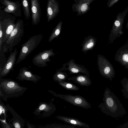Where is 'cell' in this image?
I'll use <instances>...</instances> for the list:
<instances>
[{"label":"cell","instance_id":"obj_1","mask_svg":"<svg viewBox=\"0 0 128 128\" xmlns=\"http://www.w3.org/2000/svg\"><path fill=\"white\" fill-rule=\"evenodd\" d=\"M103 96V102L98 106L102 112L114 118L126 114L125 109L120 101L108 88L105 89Z\"/></svg>","mask_w":128,"mask_h":128},{"label":"cell","instance_id":"obj_2","mask_svg":"<svg viewBox=\"0 0 128 128\" xmlns=\"http://www.w3.org/2000/svg\"><path fill=\"white\" fill-rule=\"evenodd\" d=\"M26 89V88L20 86L12 80L0 78V93L6 99L20 96Z\"/></svg>","mask_w":128,"mask_h":128},{"label":"cell","instance_id":"obj_3","mask_svg":"<svg viewBox=\"0 0 128 128\" xmlns=\"http://www.w3.org/2000/svg\"><path fill=\"white\" fill-rule=\"evenodd\" d=\"M24 33V22L19 20L16 23L14 28L8 38L4 42V52L6 53L10 52L14 47L20 42Z\"/></svg>","mask_w":128,"mask_h":128},{"label":"cell","instance_id":"obj_4","mask_svg":"<svg viewBox=\"0 0 128 128\" xmlns=\"http://www.w3.org/2000/svg\"><path fill=\"white\" fill-rule=\"evenodd\" d=\"M0 10V23L2 25L4 42L8 38L15 27L16 18L14 16L5 12L1 8Z\"/></svg>","mask_w":128,"mask_h":128},{"label":"cell","instance_id":"obj_5","mask_svg":"<svg viewBox=\"0 0 128 128\" xmlns=\"http://www.w3.org/2000/svg\"><path fill=\"white\" fill-rule=\"evenodd\" d=\"M43 37V35L41 34L34 35L22 44L16 64L19 63L25 59L38 45Z\"/></svg>","mask_w":128,"mask_h":128},{"label":"cell","instance_id":"obj_6","mask_svg":"<svg viewBox=\"0 0 128 128\" xmlns=\"http://www.w3.org/2000/svg\"><path fill=\"white\" fill-rule=\"evenodd\" d=\"M97 64L99 72L104 77L112 80L115 75L114 68L110 62L100 54L97 56Z\"/></svg>","mask_w":128,"mask_h":128},{"label":"cell","instance_id":"obj_7","mask_svg":"<svg viewBox=\"0 0 128 128\" xmlns=\"http://www.w3.org/2000/svg\"><path fill=\"white\" fill-rule=\"evenodd\" d=\"M49 92L55 96L63 99L75 106L86 109L91 108V106L90 104L84 98L81 96L58 94L50 90Z\"/></svg>","mask_w":128,"mask_h":128},{"label":"cell","instance_id":"obj_8","mask_svg":"<svg viewBox=\"0 0 128 128\" xmlns=\"http://www.w3.org/2000/svg\"><path fill=\"white\" fill-rule=\"evenodd\" d=\"M53 49H50L40 52L34 57L32 63L39 67H44L47 66V62L51 61L50 58L56 54Z\"/></svg>","mask_w":128,"mask_h":128},{"label":"cell","instance_id":"obj_9","mask_svg":"<svg viewBox=\"0 0 128 128\" xmlns=\"http://www.w3.org/2000/svg\"><path fill=\"white\" fill-rule=\"evenodd\" d=\"M0 2L2 5L0 8L5 12L11 14L16 17L21 16V4L18 2H14L9 0H0Z\"/></svg>","mask_w":128,"mask_h":128},{"label":"cell","instance_id":"obj_10","mask_svg":"<svg viewBox=\"0 0 128 128\" xmlns=\"http://www.w3.org/2000/svg\"><path fill=\"white\" fill-rule=\"evenodd\" d=\"M62 66L63 67L59 69V70H68L70 72V74L80 73L90 76L89 72L87 68L84 66L76 63L74 60H70Z\"/></svg>","mask_w":128,"mask_h":128},{"label":"cell","instance_id":"obj_11","mask_svg":"<svg viewBox=\"0 0 128 128\" xmlns=\"http://www.w3.org/2000/svg\"><path fill=\"white\" fill-rule=\"evenodd\" d=\"M95 0H74L75 2L72 6V10L76 12L77 16H81L88 12L90 9V5Z\"/></svg>","mask_w":128,"mask_h":128},{"label":"cell","instance_id":"obj_12","mask_svg":"<svg viewBox=\"0 0 128 128\" xmlns=\"http://www.w3.org/2000/svg\"><path fill=\"white\" fill-rule=\"evenodd\" d=\"M17 53V48L15 47L13 51L10 53L2 69H0V78L7 76L13 69L16 61Z\"/></svg>","mask_w":128,"mask_h":128},{"label":"cell","instance_id":"obj_13","mask_svg":"<svg viewBox=\"0 0 128 128\" xmlns=\"http://www.w3.org/2000/svg\"><path fill=\"white\" fill-rule=\"evenodd\" d=\"M60 6L56 0H48L47 4V17L49 22L56 18L60 11Z\"/></svg>","mask_w":128,"mask_h":128},{"label":"cell","instance_id":"obj_14","mask_svg":"<svg viewBox=\"0 0 128 128\" xmlns=\"http://www.w3.org/2000/svg\"><path fill=\"white\" fill-rule=\"evenodd\" d=\"M114 58L122 66L128 65V42L118 49Z\"/></svg>","mask_w":128,"mask_h":128},{"label":"cell","instance_id":"obj_15","mask_svg":"<svg viewBox=\"0 0 128 128\" xmlns=\"http://www.w3.org/2000/svg\"><path fill=\"white\" fill-rule=\"evenodd\" d=\"M26 67L21 68L20 70L18 76L16 78V79L19 80H26L36 83L41 79L40 76L33 74Z\"/></svg>","mask_w":128,"mask_h":128},{"label":"cell","instance_id":"obj_16","mask_svg":"<svg viewBox=\"0 0 128 128\" xmlns=\"http://www.w3.org/2000/svg\"><path fill=\"white\" fill-rule=\"evenodd\" d=\"M55 106L52 103L40 102L34 113L36 115L40 114V112L43 111L42 114L44 116H48L54 113L56 110Z\"/></svg>","mask_w":128,"mask_h":128},{"label":"cell","instance_id":"obj_17","mask_svg":"<svg viewBox=\"0 0 128 128\" xmlns=\"http://www.w3.org/2000/svg\"><path fill=\"white\" fill-rule=\"evenodd\" d=\"M32 14V23L37 25L40 22L41 16V9L39 0H30Z\"/></svg>","mask_w":128,"mask_h":128},{"label":"cell","instance_id":"obj_18","mask_svg":"<svg viewBox=\"0 0 128 128\" xmlns=\"http://www.w3.org/2000/svg\"><path fill=\"white\" fill-rule=\"evenodd\" d=\"M56 118L66 123L74 126L86 128H90L88 124L74 118L60 116H57Z\"/></svg>","mask_w":128,"mask_h":128},{"label":"cell","instance_id":"obj_19","mask_svg":"<svg viewBox=\"0 0 128 128\" xmlns=\"http://www.w3.org/2000/svg\"><path fill=\"white\" fill-rule=\"evenodd\" d=\"M97 39L94 36H88L85 38L82 44V50L86 54L88 50L93 49L96 42Z\"/></svg>","mask_w":128,"mask_h":128},{"label":"cell","instance_id":"obj_20","mask_svg":"<svg viewBox=\"0 0 128 128\" xmlns=\"http://www.w3.org/2000/svg\"><path fill=\"white\" fill-rule=\"evenodd\" d=\"M69 80H72L75 83L80 86H90L92 83L90 76L86 75L79 74L68 78Z\"/></svg>","mask_w":128,"mask_h":128},{"label":"cell","instance_id":"obj_21","mask_svg":"<svg viewBox=\"0 0 128 128\" xmlns=\"http://www.w3.org/2000/svg\"><path fill=\"white\" fill-rule=\"evenodd\" d=\"M62 23V22L60 21L56 25L48 39L49 42H51L54 38L58 37L61 31Z\"/></svg>","mask_w":128,"mask_h":128},{"label":"cell","instance_id":"obj_22","mask_svg":"<svg viewBox=\"0 0 128 128\" xmlns=\"http://www.w3.org/2000/svg\"><path fill=\"white\" fill-rule=\"evenodd\" d=\"M29 1V0H21V4L23 8L24 16L27 20H28L30 16Z\"/></svg>","mask_w":128,"mask_h":128},{"label":"cell","instance_id":"obj_23","mask_svg":"<svg viewBox=\"0 0 128 128\" xmlns=\"http://www.w3.org/2000/svg\"><path fill=\"white\" fill-rule=\"evenodd\" d=\"M68 76L67 74L61 70H57L53 76V80L56 82L65 80Z\"/></svg>","mask_w":128,"mask_h":128},{"label":"cell","instance_id":"obj_24","mask_svg":"<svg viewBox=\"0 0 128 128\" xmlns=\"http://www.w3.org/2000/svg\"><path fill=\"white\" fill-rule=\"evenodd\" d=\"M58 84L66 90H79V88L74 84L70 82L62 81L58 82Z\"/></svg>","mask_w":128,"mask_h":128},{"label":"cell","instance_id":"obj_25","mask_svg":"<svg viewBox=\"0 0 128 128\" xmlns=\"http://www.w3.org/2000/svg\"><path fill=\"white\" fill-rule=\"evenodd\" d=\"M121 82L122 87L121 91L124 97L128 99V79L126 78H122Z\"/></svg>","mask_w":128,"mask_h":128},{"label":"cell","instance_id":"obj_26","mask_svg":"<svg viewBox=\"0 0 128 128\" xmlns=\"http://www.w3.org/2000/svg\"><path fill=\"white\" fill-rule=\"evenodd\" d=\"M14 118L11 120L12 122L14 127L16 128H23L24 126V122L22 121L23 120H20V119Z\"/></svg>","mask_w":128,"mask_h":128},{"label":"cell","instance_id":"obj_27","mask_svg":"<svg viewBox=\"0 0 128 128\" xmlns=\"http://www.w3.org/2000/svg\"><path fill=\"white\" fill-rule=\"evenodd\" d=\"M0 115L2 114H3L4 115L5 119L6 118V106L4 105L1 101L0 99Z\"/></svg>","mask_w":128,"mask_h":128},{"label":"cell","instance_id":"obj_28","mask_svg":"<svg viewBox=\"0 0 128 128\" xmlns=\"http://www.w3.org/2000/svg\"><path fill=\"white\" fill-rule=\"evenodd\" d=\"M3 32L2 28V25L0 23V51L1 52L3 42Z\"/></svg>","mask_w":128,"mask_h":128},{"label":"cell","instance_id":"obj_29","mask_svg":"<svg viewBox=\"0 0 128 128\" xmlns=\"http://www.w3.org/2000/svg\"><path fill=\"white\" fill-rule=\"evenodd\" d=\"M118 0H108L107 3V6L109 8H111Z\"/></svg>","mask_w":128,"mask_h":128},{"label":"cell","instance_id":"obj_30","mask_svg":"<svg viewBox=\"0 0 128 128\" xmlns=\"http://www.w3.org/2000/svg\"><path fill=\"white\" fill-rule=\"evenodd\" d=\"M124 125H125V126H126L124 128H128V122L126 123V124H125Z\"/></svg>","mask_w":128,"mask_h":128},{"label":"cell","instance_id":"obj_31","mask_svg":"<svg viewBox=\"0 0 128 128\" xmlns=\"http://www.w3.org/2000/svg\"><path fill=\"white\" fill-rule=\"evenodd\" d=\"M126 28L128 30V19L127 22V23L126 24Z\"/></svg>","mask_w":128,"mask_h":128},{"label":"cell","instance_id":"obj_32","mask_svg":"<svg viewBox=\"0 0 128 128\" xmlns=\"http://www.w3.org/2000/svg\"><path fill=\"white\" fill-rule=\"evenodd\" d=\"M127 69H128V65L125 66Z\"/></svg>","mask_w":128,"mask_h":128}]
</instances>
